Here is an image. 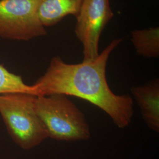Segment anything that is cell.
I'll return each instance as SVG.
<instances>
[{"label":"cell","instance_id":"cell-7","mask_svg":"<svg viewBox=\"0 0 159 159\" xmlns=\"http://www.w3.org/2000/svg\"><path fill=\"white\" fill-rule=\"evenodd\" d=\"M83 0H39V14L43 25L51 27L64 17L77 16Z\"/></svg>","mask_w":159,"mask_h":159},{"label":"cell","instance_id":"cell-5","mask_svg":"<svg viewBox=\"0 0 159 159\" xmlns=\"http://www.w3.org/2000/svg\"><path fill=\"white\" fill-rule=\"evenodd\" d=\"M113 17L110 0L83 1L74 31L83 47V61H93L99 56L101 35Z\"/></svg>","mask_w":159,"mask_h":159},{"label":"cell","instance_id":"cell-8","mask_svg":"<svg viewBox=\"0 0 159 159\" xmlns=\"http://www.w3.org/2000/svg\"><path fill=\"white\" fill-rule=\"evenodd\" d=\"M131 35V42L138 55L148 58L159 57V27L134 30Z\"/></svg>","mask_w":159,"mask_h":159},{"label":"cell","instance_id":"cell-9","mask_svg":"<svg viewBox=\"0 0 159 159\" xmlns=\"http://www.w3.org/2000/svg\"><path fill=\"white\" fill-rule=\"evenodd\" d=\"M10 92H23L35 96L33 85H28L20 75L14 74L0 64V94Z\"/></svg>","mask_w":159,"mask_h":159},{"label":"cell","instance_id":"cell-4","mask_svg":"<svg viewBox=\"0 0 159 159\" xmlns=\"http://www.w3.org/2000/svg\"><path fill=\"white\" fill-rule=\"evenodd\" d=\"M46 34L39 0H0V37L29 41Z\"/></svg>","mask_w":159,"mask_h":159},{"label":"cell","instance_id":"cell-1","mask_svg":"<svg viewBox=\"0 0 159 159\" xmlns=\"http://www.w3.org/2000/svg\"><path fill=\"white\" fill-rule=\"evenodd\" d=\"M122 41L113 40L91 61L68 64L59 56L52 57L46 73L33 85L35 96L61 94L79 97L102 109L120 129L127 127L134 115L133 98L114 94L106 78L110 54Z\"/></svg>","mask_w":159,"mask_h":159},{"label":"cell","instance_id":"cell-2","mask_svg":"<svg viewBox=\"0 0 159 159\" xmlns=\"http://www.w3.org/2000/svg\"><path fill=\"white\" fill-rule=\"evenodd\" d=\"M36 97L23 92L0 94V115L12 139L23 150L35 148L48 138L36 110Z\"/></svg>","mask_w":159,"mask_h":159},{"label":"cell","instance_id":"cell-3","mask_svg":"<svg viewBox=\"0 0 159 159\" xmlns=\"http://www.w3.org/2000/svg\"><path fill=\"white\" fill-rule=\"evenodd\" d=\"M35 107L48 138L66 142L90 139L91 131L84 114L67 96H37Z\"/></svg>","mask_w":159,"mask_h":159},{"label":"cell","instance_id":"cell-6","mask_svg":"<svg viewBox=\"0 0 159 159\" xmlns=\"http://www.w3.org/2000/svg\"><path fill=\"white\" fill-rule=\"evenodd\" d=\"M131 93L139 106L143 119L151 130L159 132V80L133 86Z\"/></svg>","mask_w":159,"mask_h":159}]
</instances>
